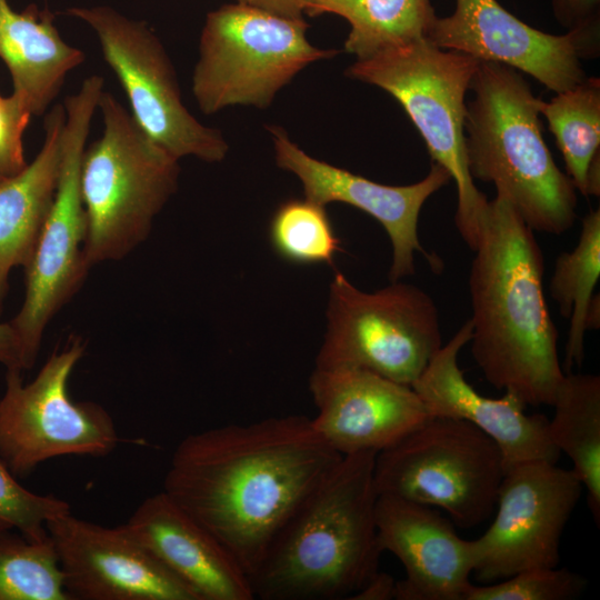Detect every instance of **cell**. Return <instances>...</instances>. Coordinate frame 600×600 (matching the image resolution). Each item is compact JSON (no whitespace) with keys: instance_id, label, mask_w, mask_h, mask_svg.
<instances>
[{"instance_id":"obj_1","label":"cell","mask_w":600,"mask_h":600,"mask_svg":"<svg viewBox=\"0 0 600 600\" xmlns=\"http://www.w3.org/2000/svg\"><path fill=\"white\" fill-rule=\"evenodd\" d=\"M343 456L290 414L184 437L163 491L212 533L250 577L300 507Z\"/></svg>"},{"instance_id":"obj_2","label":"cell","mask_w":600,"mask_h":600,"mask_svg":"<svg viewBox=\"0 0 600 600\" xmlns=\"http://www.w3.org/2000/svg\"><path fill=\"white\" fill-rule=\"evenodd\" d=\"M469 271L471 353L486 380L527 406H552L564 376L543 292L544 258L500 194L488 201Z\"/></svg>"},{"instance_id":"obj_3","label":"cell","mask_w":600,"mask_h":600,"mask_svg":"<svg viewBox=\"0 0 600 600\" xmlns=\"http://www.w3.org/2000/svg\"><path fill=\"white\" fill-rule=\"evenodd\" d=\"M377 452L343 456L250 577L254 599H349L379 570Z\"/></svg>"},{"instance_id":"obj_4","label":"cell","mask_w":600,"mask_h":600,"mask_svg":"<svg viewBox=\"0 0 600 600\" xmlns=\"http://www.w3.org/2000/svg\"><path fill=\"white\" fill-rule=\"evenodd\" d=\"M467 103L464 137L472 179L493 183L533 231L561 234L577 213V189L542 137L540 99L522 73L480 61Z\"/></svg>"},{"instance_id":"obj_5","label":"cell","mask_w":600,"mask_h":600,"mask_svg":"<svg viewBox=\"0 0 600 600\" xmlns=\"http://www.w3.org/2000/svg\"><path fill=\"white\" fill-rule=\"evenodd\" d=\"M98 110L103 131L84 149L80 171L90 268L121 260L148 238L180 172L179 159L157 144L110 92H102Z\"/></svg>"},{"instance_id":"obj_6","label":"cell","mask_w":600,"mask_h":600,"mask_svg":"<svg viewBox=\"0 0 600 600\" xmlns=\"http://www.w3.org/2000/svg\"><path fill=\"white\" fill-rule=\"evenodd\" d=\"M479 62L420 39L356 59L346 72L387 91L403 108L433 162L442 166L457 186L454 223L472 251L489 201L470 176L466 152V93Z\"/></svg>"},{"instance_id":"obj_7","label":"cell","mask_w":600,"mask_h":600,"mask_svg":"<svg viewBox=\"0 0 600 600\" xmlns=\"http://www.w3.org/2000/svg\"><path fill=\"white\" fill-rule=\"evenodd\" d=\"M307 29L303 19L240 3L209 12L192 74L200 110L212 114L240 104L267 108L303 68L338 53L312 46Z\"/></svg>"},{"instance_id":"obj_8","label":"cell","mask_w":600,"mask_h":600,"mask_svg":"<svg viewBox=\"0 0 600 600\" xmlns=\"http://www.w3.org/2000/svg\"><path fill=\"white\" fill-rule=\"evenodd\" d=\"M506 468L498 444L473 424L431 416L377 452L378 494L446 511L454 524L473 528L493 512Z\"/></svg>"},{"instance_id":"obj_9","label":"cell","mask_w":600,"mask_h":600,"mask_svg":"<svg viewBox=\"0 0 600 600\" xmlns=\"http://www.w3.org/2000/svg\"><path fill=\"white\" fill-rule=\"evenodd\" d=\"M103 86V78L92 74L63 103L66 119L54 198L24 267L23 303L9 321L20 343L24 370L33 367L47 326L79 291L90 269L84 252L87 218L80 171Z\"/></svg>"},{"instance_id":"obj_10","label":"cell","mask_w":600,"mask_h":600,"mask_svg":"<svg viewBox=\"0 0 600 600\" xmlns=\"http://www.w3.org/2000/svg\"><path fill=\"white\" fill-rule=\"evenodd\" d=\"M327 318L318 369H364L411 387L443 344L434 300L409 283L366 292L337 272Z\"/></svg>"},{"instance_id":"obj_11","label":"cell","mask_w":600,"mask_h":600,"mask_svg":"<svg viewBox=\"0 0 600 600\" xmlns=\"http://www.w3.org/2000/svg\"><path fill=\"white\" fill-rule=\"evenodd\" d=\"M84 349L81 339H71L50 354L29 383L23 382V370L7 369L0 399V459L16 478L57 457H104L117 448L120 438L109 412L69 394L71 373Z\"/></svg>"},{"instance_id":"obj_12","label":"cell","mask_w":600,"mask_h":600,"mask_svg":"<svg viewBox=\"0 0 600 600\" xmlns=\"http://www.w3.org/2000/svg\"><path fill=\"white\" fill-rule=\"evenodd\" d=\"M66 14L94 31L106 62L128 97L130 113L157 144L177 159H224L229 146L223 136L186 108L171 60L146 22L107 6L73 7Z\"/></svg>"},{"instance_id":"obj_13","label":"cell","mask_w":600,"mask_h":600,"mask_svg":"<svg viewBox=\"0 0 600 600\" xmlns=\"http://www.w3.org/2000/svg\"><path fill=\"white\" fill-rule=\"evenodd\" d=\"M582 488L572 469L549 461L507 468L494 520L473 540L476 578L492 583L522 570L558 567L561 536Z\"/></svg>"},{"instance_id":"obj_14","label":"cell","mask_w":600,"mask_h":600,"mask_svg":"<svg viewBox=\"0 0 600 600\" xmlns=\"http://www.w3.org/2000/svg\"><path fill=\"white\" fill-rule=\"evenodd\" d=\"M427 39L441 49L517 69L556 93L582 82L587 76L580 60L600 51V27L547 33L497 0H456L453 13L437 17Z\"/></svg>"},{"instance_id":"obj_15","label":"cell","mask_w":600,"mask_h":600,"mask_svg":"<svg viewBox=\"0 0 600 600\" xmlns=\"http://www.w3.org/2000/svg\"><path fill=\"white\" fill-rule=\"evenodd\" d=\"M269 131L277 166L299 178L304 198L321 206L331 202L350 204L383 227L392 247L391 282L414 273L416 252L422 254L433 271H441V260L420 243L418 222L426 201L451 180L442 166L433 162L429 173L416 183L387 186L314 159L292 142L281 128L270 127Z\"/></svg>"},{"instance_id":"obj_16","label":"cell","mask_w":600,"mask_h":600,"mask_svg":"<svg viewBox=\"0 0 600 600\" xmlns=\"http://www.w3.org/2000/svg\"><path fill=\"white\" fill-rule=\"evenodd\" d=\"M47 531L71 600H198L120 524L103 527L71 512Z\"/></svg>"},{"instance_id":"obj_17","label":"cell","mask_w":600,"mask_h":600,"mask_svg":"<svg viewBox=\"0 0 600 600\" xmlns=\"http://www.w3.org/2000/svg\"><path fill=\"white\" fill-rule=\"evenodd\" d=\"M309 389L311 423L341 456L379 452L430 417L410 386L358 368H316Z\"/></svg>"},{"instance_id":"obj_18","label":"cell","mask_w":600,"mask_h":600,"mask_svg":"<svg viewBox=\"0 0 600 600\" xmlns=\"http://www.w3.org/2000/svg\"><path fill=\"white\" fill-rule=\"evenodd\" d=\"M470 338L469 319L412 383L430 417L460 419L480 429L498 444L506 469L534 460L557 463L561 453L550 438L546 416L527 414V404L508 391L498 399L484 397L466 380L458 356Z\"/></svg>"},{"instance_id":"obj_19","label":"cell","mask_w":600,"mask_h":600,"mask_svg":"<svg viewBox=\"0 0 600 600\" xmlns=\"http://www.w3.org/2000/svg\"><path fill=\"white\" fill-rule=\"evenodd\" d=\"M376 524L382 551L402 563L397 600H464L474 568L473 540L460 538L454 523L433 507L379 494Z\"/></svg>"},{"instance_id":"obj_20","label":"cell","mask_w":600,"mask_h":600,"mask_svg":"<svg viewBox=\"0 0 600 600\" xmlns=\"http://www.w3.org/2000/svg\"><path fill=\"white\" fill-rule=\"evenodd\" d=\"M123 526L198 600L254 599L232 554L163 490L147 497Z\"/></svg>"},{"instance_id":"obj_21","label":"cell","mask_w":600,"mask_h":600,"mask_svg":"<svg viewBox=\"0 0 600 600\" xmlns=\"http://www.w3.org/2000/svg\"><path fill=\"white\" fill-rule=\"evenodd\" d=\"M66 119L56 104L44 121V141L32 160L0 182V314L9 290V274L30 260L57 188Z\"/></svg>"},{"instance_id":"obj_22","label":"cell","mask_w":600,"mask_h":600,"mask_svg":"<svg viewBox=\"0 0 600 600\" xmlns=\"http://www.w3.org/2000/svg\"><path fill=\"white\" fill-rule=\"evenodd\" d=\"M0 58L10 71L12 93L32 116L47 111L67 74L86 59L62 39L48 9L30 4L17 12L7 0H0Z\"/></svg>"},{"instance_id":"obj_23","label":"cell","mask_w":600,"mask_h":600,"mask_svg":"<svg viewBox=\"0 0 600 600\" xmlns=\"http://www.w3.org/2000/svg\"><path fill=\"white\" fill-rule=\"evenodd\" d=\"M550 438L572 461V471L587 490V501L600 523V377L564 373L552 403Z\"/></svg>"},{"instance_id":"obj_24","label":"cell","mask_w":600,"mask_h":600,"mask_svg":"<svg viewBox=\"0 0 600 600\" xmlns=\"http://www.w3.org/2000/svg\"><path fill=\"white\" fill-rule=\"evenodd\" d=\"M600 277V210H591L582 219L581 232L571 251L559 253L550 279L549 291L564 319L570 320L564 347V371L584 359V339L589 331V311L598 293Z\"/></svg>"},{"instance_id":"obj_25","label":"cell","mask_w":600,"mask_h":600,"mask_svg":"<svg viewBox=\"0 0 600 600\" xmlns=\"http://www.w3.org/2000/svg\"><path fill=\"white\" fill-rule=\"evenodd\" d=\"M327 13L344 18V50L357 59L427 39L437 18L430 0H328Z\"/></svg>"},{"instance_id":"obj_26","label":"cell","mask_w":600,"mask_h":600,"mask_svg":"<svg viewBox=\"0 0 600 600\" xmlns=\"http://www.w3.org/2000/svg\"><path fill=\"white\" fill-rule=\"evenodd\" d=\"M539 109L562 153L568 177L586 197L588 169L600 153V79L586 78L548 102L540 100Z\"/></svg>"},{"instance_id":"obj_27","label":"cell","mask_w":600,"mask_h":600,"mask_svg":"<svg viewBox=\"0 0 600 600\" xmlns=\"http://www.w3.org/2000/svg\"><path fill=\"white\" fill-rule=\"evenodd\" d=\"M0 600H71L52 540L0 530Z\"/></svg>"},{"instance_id":"obj_28","label":"cell","mask_w":600,"mask_h":600,"mask_svg":"<svg viewBox=\"0 0 600 600\" xmlns=\"http://www.w3.org/2000/svg\"><path fill=\"white\" fill-rule=\"evenodd\" d=\"M269 234L274 251L297 264H332L341 249L324 206L307 198L282 202L272 216Z\"/></svg>"},{"instance_id":"obj_29","label":"cell","mask_w":600,"mask_h":600,"mask_svg":"<svg viewBox=\"0 0 600 600\" xmlns=\"http://www.w3.org/2000/svg\"><path fill=\"white\" fill-rule=\"evenodd\" d=\"M587 584L586 577L568 568H532L487 586L471 584L464 600H572Z\"/></svg>"},{"instance_id":"obj_30","label":"cell","mask_w":600,"mask_h":600,"mask_svg":"<svg viewBox=\"0 0 600 600\" xmlns=\"http://www.w3.org/2000/svg\"><path fill=\"white\" fill-rule=\"evenodd\" d=\"M69 512L66 500L22 487L0 459V530L14 529L28 540H44L47 522Z\"/></svg>"},{"instance_id":"obj_31","label":"cell","mask_w":600,"mask_h":600,"mask_svg":"<svg viewBox=\"0 0 600 600\" xmlns=\"http://www.w3.org/2000/svg\"><path fill=\"white\" fill-rule=\"evenodd\" d=\"M32 113L14 93L0 96V173L11 177L26 166L23 132Z\"/></svg>"},{"instance_id":"obj_32","label":"cell","mask_w":600,"mask_h":600,"mask_svg":"<svg viewBox=\"0 0 600 600\" xmlns=\"http://www.w3.org/2000/svg\"><path fill=\"white\" fill-rule=\"evenodd\" d=\"M553 14L569 30L600 27V0H551Z\"/></svg>"},{"instance_id":"obj_33","label":"cell","mask_w":600,"mask_h":600,"mask_svg":"<svg viewBox=\"0 0 600 600\" xmlns=\"http://www.w3.org/2000/svg\"><path fill=\"white\" fill-rule=\"evenodd\" d=\"M397 581L387 572L377 570L367 582L354 592L351 600H391L396 596Z\"/></svg>"},{"instance_id":"obj_34","label":"cell","mask_w":600,"mask_h":600,"mask_svg":"<svg viewBox=\"0 0 600 600\" xmlns=\"http://www.w3.org/2000/svg\"><path fill=\"white\" fill-rule=\"evenodd\" d=\"M0 363L24 371L20 343L9 321L0 322Z\"/></svg>"},{"instance_id":"obj_35","label":"cell","mask_w":600,"mask_h":600,"mask_svg":"<svg viewBox=\"0 0 600 600\" xmlns=\"http://www.w3.org/2000/svg\"><path fill=\"white\" fill-rule=\"evenodd\" d=\"M238 3L249 6L267 12L290 19H302L306 8L302 0H237Z\"/></svg>"},{"instance_id":"obj_36","label":"cell","mask_w":600,"mask_h":600,"mask_svg":"<svg viewBox=\"0 0 600 600\" xmlns=\"http://www.w3.org/2000/svg\"><path fill=\"white\" fill-rule=\"evenodd\" d=\"M306 12L317 16L327 13L328 0H302Z\"/></svg>"},{"instance_id":"obj_37","label":"cell","mask_w":600,"mask_h":600,"mask_svg":"<svg viewBox=\"0 0 600 600\" xmlns=\"http://www.w3.org/2000/svg\"><path fill=\"white\" fill-rule=\"evenodd\" d=\"M4 178H6V177L2 176V174L0 173V182H1Z\"/></svg>"}]
</instances>
